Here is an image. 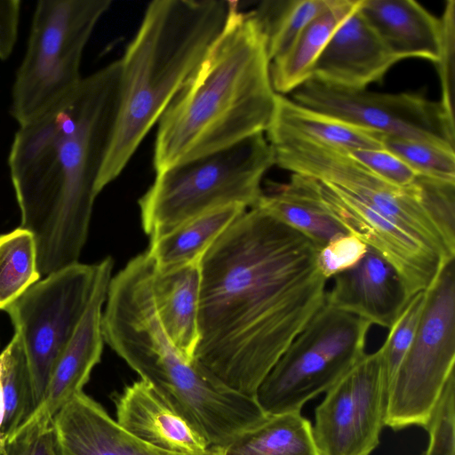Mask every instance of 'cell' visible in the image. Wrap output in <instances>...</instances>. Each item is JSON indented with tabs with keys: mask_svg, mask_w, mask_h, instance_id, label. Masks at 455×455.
Wrapping results in <instances>:
<instances>
[{
	"mask_svg": "<svg viewBox=\"0 0 455 455\" xmlns=\"http://www.w3.org/2000/svg\"><path fill=\"white\" fill-rule=\"evenodd\" d=\"M382 147L402 159L419 176L455 183V150L395 136H383Z\"/></svg>",
	"mask_w": 455,
	"mask_h": 455,
	"instance_id": "obj_28",
	"label": "cell"
},
{
	"mask_svg": "<svg viewBox=\"0 0 455 455\" xmlns=\"http://www.w3.org/2000/svg\"><path fill=\"white\" fill-rule=\"evenodd\" d=\"M425 303L426 291H419L412 296L389 327L387 339L379 347L387 386H389L415 338Z\"/></svg>",
	"mask_w": 455,
	"mask_h": 455,
	"instance_id": "obj_29",
	"label": "cell"
},
{
	"mask_svg": "<svg viewBox=\"0 0 455 455\" xmlns=\"http://www.w3.org/2000/svg\"><path fill=\"white\" fill-rule=\"evenodd\" d=\"M348 154L374 175L397 188L411 187L419 176L402 159L383 148L357 149Z\"/></svg>",
	"mask_w": 455,
	"mask_h": 455,
	"instance_id": "obj_34",
	"label": "cell"
},
{
	"mask_svg": "<svg viewBox=\"0 0 455 455\" xmlns=\"http://www.w3.org/2000/svg\"><path fill=\"white\" fill-rule=\"evenodd\" d=\"M368 248L352 233L338 235L318 250L317 267L329 280L355 267L365 256Z\"/></svg>",
	"mask_w": 455,
	"mask_h": 455,
	"instance_id": "obj_33",
	"label": "cell"
},
{
	"mask_svg": "<svg viewBox=\"0 0 455 455\" xmlns=\"http://www.w3.org/2000/svg\"><path fill=\"white\" fill-rule=\"evenodd\" d=\"M275 164L264 133L156 173L139 199L141 226L150 239L209 212L258 205L262 179Z\"/></svg>",
	"mask_w": 455,
	"mask_h": 455,
	"instance_id": "obj_5",
	"label": "cell"
},
{
	"mask_svg": "<svg viewBox=\"0 0 455 455\" xmlns=\"http://www.w3.org/2000/svg\"><path fill=\"white\" fill-rule=\"evenodd\" d=\"M269 64L254 11L230 1L221 34L157 122L156 172L264 133L276 95Z\"/></svg>",
	"mask_w": 455,
	"mask_h": 455,
	"instance_id": "obj_3",
	"label": "cell"
},
{
	"mask_svg": "<svg viewBox=\"0 0 455 455\" xmlns=\"http://www.w3.org/2000/svg\"><path fill=\"white\" fill-rule=\"evenodd\" d=\"M100 261L92 297L54 363L42 400L28 419L51 421L64 404L83 392L92 369L100 362L105 343L101 331L102 307L112 278L113 259L108 256Z\"/></svg>",
	"mask_w": 455,
	"mask_h": 455,
	"instance_id": "obj_13",
	"label": "cell"
},
{
	"mask_svg": "<svg viewBox=\"0 0 455 455\" xmlns=\"http://www.w3.org/2000/svg\"><path fill=\"white\" fill-rule=\"evenodd\" d=\"M78 455H220L208 449L201 454L178 453L148 445L131 435L104 408L98 409L84 427Z\"/></svg>",
	"mask_w": 455,
	"mask_h": 455,
	"instance_id": "obj_27",
	"label": "cell"
},
{
	"mask_svg": "<svg viewBox=\"0 0 455 455\" xmlns=\"http://www.w3.org/2000/svg\"><path fill=\"white\" fill-rule=\"evenodd\" d=\"M455 364V259L426 290L415 338L392 379L385 427L426 428Z\"/></svg>",
	"mask_w": 455,
	"mask_h": 455,
	"instance_id": "obj_9",
	"label": "cell"
},
{
	"mask_svg": "<svg viewBox=\"0 0 455 455\" xmlns=\"http://www.w3.org/2000/svg\"><path fill=\"white\" fill-rule=\"evenodd\" d=\"M100 269L101 261H77L58 269L31 285L4 310L21 341L36 406L55 361L86 310Z\"/></svg>",
	"mask_w": 455,
	"mask_h": 455,
	"instance_id": "obj_10",
	"label": "cell"
},
{
	"mask_svg": "<svg viewBox=\"0 0 455 455\" xmlns=\"http://www.w3.org/2000/svg\"><path fill=\"white\" fill-rule=\"evenodd\" d=\"M230 1L155 0L120 62V96L97 184L100 194L206 57L226 25Z\"/></svg>",
	"mask_w": 455,
	"mask_h": 455,
	"instance_id": "obj_4",
	"label": "cell"
},
{
	"mask_svg": "<svg viewBox=\"0 0 455 455\" xmlns=\"http://www.w3.org/2000/svg\"><path fill=\"white\" fill-rule=\"evenodd\" d=\"M387 392L379 348L365 354L315 408L312 433L319 455H370L385 427Z\"/></svg>",
	"mask_w": 455,
	"mask_h": 455,
	"instance_id": "obj_12",
	"label": "cell"
},
{
	"mask_svg": "<svg viewBox=\"0 0 455 455\" xmlns=\"http://www.w3.org/2000/svg\"><path fill=\"white\" fill-rule=\"evenodd\" d=\"M359 11L399 60L419 58L435 64L439 58L441 25L413 0H361Z\"/></svg>",
	"mask_w": 455,
	"mask_h": 455,
	"instance_id": "obj_17",
	"label": "cell"
},
{
	"mask_svg": "<svg viewBox=\"0 0 455 455\" xmlns=\"http://www.w3.org/2000/svg\"><path fill=\"white\" fill-rule=\"evenodd\" d=\"M257 206L308 237L318 249L347 233L313 201L296 174L287 183H269Z\"/></svg>",
	"mask_w": 455,
	"mask_h": 455,
	"instance_id": "obj_23",
	"label": "cell"
},
{
	"mask_svg": "<svg viewBox=\"0 0 455 455\" xmlns=\"http://www.w3.org/2000/svg\"><path fill=\"white\" fill-rule=\"evenodd\" d=\"M371 325L324 301L263 379L254 399L267 415L300 411L366 354Z\"/></svg>",
	"mask_w": 455,
	"mask_h": 455,
	"instance_id": "obj_8",
	"label": "cell"
},
{
	"mask_svg": "<svg viewBox=\"0 0 455 455\" xmlns=\"http://www.w3.org/2000/svg\"><path fill=\"white\" fill-rule=\"evenodd\" d=\"M200 279V261L164 269L154 266L151 275V291L161 324L190 361L198 339Z\"/></svg>",
	"mask_w": 455,
	"mask_h": 455,
	"instance_id": "obj_18",
	"label": "cell"
},
{
	"mask_svg": "<svg viewBox=\"0 0 455 455\" xmlns=\"http://www.w3.org/2000/svg\"><path fill=\"white\" fill-rule=\"evenodd\" d=\"M267 140L296 138L350 153L357 149L381 148V133L346 123L304 107L291 98L275 95V108L266 131Z\"/></svg>",
	"mask_w": 455,
	"mask_h": 455,
	"instance_id": "obj_19",
	"label": "cell"
},
{
	"mask_svg": "<svg viewBox=\"0 0 455 455\" xmlns=\"http://www.w3.org/2000/svg\"><path fill=\"white\" fill-rule=\"evenodd\" d=\"M34 235L20 227L0 235V310L40 280Z\"/></svg>",
	"mask_w": 455,
	"mask_h": 455,
	"instance_id": "obj_26",
	"label": "cell"
},
{
	"mask_svg": "<svg viewBox=\"0 0 455 455\" xmlns=\"http://www.w3.org/2000/svg\"><path fill=\"white\" fill-rule=\"evenodd\" d=\"M358 8L334 32L310 78L337 88L363 90L370 84L381 81L389 68L400 61Z\"/></svg>",
	"mask_w": 455,
	"mask_h": 455,
	"instance_id": "obj_14",
	"label": "cell"
},
{
	"mask_svg": "<svg viewBox=\"0 0 455 455\" xmlns=\"http://www.w3.org/2000/svg\"><path fill=\"white\" fill-rule=\"evenodd\" d=\"M36 407L23 347L14 333L0 353V452Z\"/></svg>",
	"mask_w": 455,
	"mask_h": 455,
	"instance_id": "obj_24",
	"label": "cell"
},
{
	"mask_svg": "<svg viewBox=\"0 0 455 455\" xmlns=\"http://www.w3.org/2000/svg\"><path fill=\"white\" fill-rule=\"evenodd\" d=\"M361 0H332L300 32L280 59L270 62L274 91L285 95L310 79L313 68L340 24L359 6Z\"/></svg>",
	"mask_w": 455,
	"mask_h": 455,
	"instance_id": "obj_20",
	"label": "cell"
},
{
	"mask_svg": "<svg viewBox=\"0 0 455 455\" xmlns=\"http://www.w3.org/2000/svg\"><path fill=\"white\" fill-rule=\"evenodd\" d=\"M110 0H40L12 89L10 112L19 126L68 95L82 80L84 49Z\"/></svg>",
	"mask_w": 455,
	"mask_h": 455,
	"instance_id": "obj_7",
	"label": "cell"
},
{
	"mask_svg": "<svg viewBox=\"0 0 455 455\" xmlns=\"http://www.w3.org/2000/svg\"><path fill=\"white\" fill-rule=\"evenodd\" d=\"M332 0L265 1L253 10L266 38L269 63L285 54L305 27Z\"/></svg>",
	"mask_w": 455,
	"mask_h": 455,
	"instance_id": "obj_25",
	"label": "cell"
},
{
	"mask_svg": "<svg viewBox=\"0 0 455 455\" xmlns=\"http://www.w3.org/2000/svg\"><path fill=\"white\" fill-rule=\"evenodd\" d=\"M275 164L321 181L405 225L449 259H455V223L444 195L418 176L409 188L392 186L348 153L296 138L272 145Z\"/></svg>",
	"mask_w": 455,
	"mask_h": 455,
	"instance_id": "obj_6",
	"label": "cell"
},
{
	"mask_svg": "<svg viewBox=\"0 0 455 455\" xmlns=\"http://www.w3.org/2000/svg\"><path fill=\"white\" fill-rule=\"evenodd\" d=\"M441 40L439 58L435 63L442 89L440 102L451 118L455 120V1L445 3L443 12L439 17Z\"/></svg>",
	"mask_w": 455,
	"mask_h": 455,
	"instance_id": "obj_31",
	"label": "cell"
},
{
	"mask_svg": "<svg viewBox=\"0 0 455 455\" xmlns=\"http://www.w3.org/2000/svg\"><path fill=\"white\" fill-rule=\"evenodd\" d=\"M295 102L381 133L455 150V120L420 93H379L329 86L313 78L291 92Z\"/></svg>",
	"mask_w": 455,
	"mask_h": 455,
	"instance_id": "obj_11",
	"label": "cell"
},
{
	"mask_svg": "<svg viewBox=\"0 0 455 455\" xmlns=\"http://www.w3.org/2000/svg\"><path fill=\"white\" fill-rule=\"evenodd\" d=\"M425 455H455V372L449 378L429 423Z\"/></svg>",
	"mask_w": 455,
	"mask_h": 455,
	"instance_id": "obj_30",
	"label": "cell"
},
{
	"mask_svg": "<svg viewBox=\"0 0 455 455\" xmlns=\"http://www.w3.org/2000/svg\"><path fill=\"white\" fill-rule=\"evenodd\" d=\"M217 449L220 455H319L312 424L300 411L268 415Z\"/></svg>",
	"mask_w": 455,
	"mask_h": 455,
	"instance_id": "obj_22",
	"label": "cell"
},
{
	"mask_svg": "<svg viewBox=\"0 0 455 455\" xmlns=\"http://www.w3.org/2000/svg\"><path fill=\"white\" fill-rule=\"evenodd\" d=\"M120 75L118 60L83 77L14 135L8 167L20 227L34 235L44 276L77 262L86 243L118 111Z\"/></svg>",
	"mask_w": 455,
	"mask_h": 455,
	"instance_id": "obj_2",
	"label": "cell"
},
{
	"mask_svg": "<svg viewBox=\"0 0 455 455\" xmlns=\"http://www.w3.org/2000/svg\"><path fill=\"white\" fill-rule=\"evenodd\" d=\"M20 6V0H0V60H7L16 44Z\"/></svg>",
	"mask_w": 455,
	"mask_h": 455,
	"instance_id": "obj_35",
	"label": "cell"
},
{
	"mask_svg": "<svg viewBox=\"0 0 455 455\" xmlns=\"http://www.w3.org/2000/svg\"><path fill=\"white\" fill-rule=\"evenodd\" d=\"M409 301L394 267L371 248L353 268L333 277L325 302L389 329Z\"/></svg>",
	"mask_w": 455,
	"mask_h": 455,
	"instance_id": "obj_15",
	"label": "cell"
},
{
	"mask_svg": "<svg viewBox=\"0 0 455 455\" xmlns=\"http://www.w3.org/2000/svg\"><path fill=\"white\" fill-rule=\"evenodd\" d=\"M248 209L228 205L194 219L161 236L150 239L147 251L159 269L199 262L220 235Z\"/></svg>",
	"mask_w": 455,
	"mask_h": 455,
	"instance_id": "obj_21",
	"label": "cell"
},
{
	"mask_svg": "<svg viewBox=\"0 0 455 455\" xmlns=\"http://www.w3.org/2000/svg\"><path fill=\"white\" fill-rule=\"evenodd\" d=\"M117 424L138 440L178 453L201 454L206 440L144 380L126 386L115 398Z\"/></svg>",
	"mask_w": 455,
	"mask_h": 455,
	"instance_id": "obj_16",
	"label": "cell"
},
{
	"mask_svg": "<svg viewBox=\"0 0 455 455\" xmlns=\"http://www.w3.org/2000/svg\"><path fill=\"white\" fill-rule=\"evenodd\" d=\"M0 455H65L52 421L27 419L8 440Z\"/></svg>",
	"mask_w": 455,
	"mask_h": 455,
	"instance_id": "obj_32",
	"label": "cell"
},
{
	"mask_svg": "<svg viewBox=\"0 0 455 455\" xmlns=\"http://www.w3.org/2000/svg\"><path fill=\"white\" fill-rule=\"evenodd\" d=\"M316 245L256 206L200 259L198 339L192 362L254 398L263 379L323 307L327 279Z\"/></svg>",
	"mask_w": 455,
	"mask_h": 455,
	"instance_id": "obj_1",
	"label": "cell"
}]
</instances>
